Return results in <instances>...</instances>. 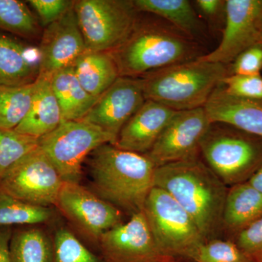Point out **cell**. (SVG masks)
I'll list each match as a JSON object with an SVG mask.
<instances>
[{
    "instance_id": "6da1fadb",
    "label": "cell",
    "mask_w": 262,
    "mask_h": 262,
    "mask_svg": "<svg viewBox=\"0 0 262 262\" xmlns=\"http://www.w3.org/2000/svg\"><path fill=\"white\" fill-rule=\"evenodd\" d=\"M209 52L163 18L140 13L130 35L110 53L120 77L141 78L154 71L194 61Z\"/></svg>"
},
{
    "instance_id": "7a4b0ae2",
    "label": "cell",
    "mask_w": 262,
    "mask_h": 262,
    "mask_svg": "<svg viewBox=\"0 0 262 262\" xmlns=\"http://www.w3.org/2000/svg\"><path fill=\"white\" fill-rule=\"evenodd\" d=\"M154 187L168 192L185 210L205 241L222 238L229 188L201 157L157 167Z\"/></svg>"
},
{
    "instance_id": "3957f363",
    "label": "cell",
    "mask_w": 262,
    "mask_h": 262,
    "mask_svg": "<svg viewBox=\"0 0 262 262\" xmlns=\"http://www.w3.org/2000/svg\"><path fill=\"white\" fill-rule=\"evenodd\" d=\"M89 157L93 192L130 216L143 211L154 187L156 166L152 161L145 155L112 144L96 148Z\"/></svg>"
},
{
    "instance_id": "277c9868",
    "label": "cell",
    "mask_w": 262,
    "mask_h": 262,
    "mask_svg": "<svg viewBox=\"0 0 262 262\" xmlns=\"http://www.w3.org/2000/svg\"><path fill=\"white\" fill-rule=\"evenodd\" d=\"M227 76V65L198 58L154 71L141 78L146 100L181 112L205 107Z\"/></svg>"
},
{
    "instance_id": "5b68a950",
    "label": "cell",
    "mask_w": 262,
    "mask_h": 262,
    "mask_svg": "<svg viewBox=\"0 0 262 262\" xmlns=\"http://www.w3.org/2000/svg\"><path fill=\"white\" fill-rule=\"evenodd\" d=\"M202 160L227 187L248 182L262 166V138L211 122L200 146Z\"/></svg>"
},
{
    "instance_id": "8992f818",
    "label": "cell",
    "mask_w": 262,
    "mask_h": 262,
    "mask_svg": "<svg viewBox=\"0 0 262 262\" xmlns=\"http://www.w3.org/2000/svg\"><path fill=\"white\" fill-rule=\"evenodd\" d=\"M143 213L155 244L166 257L194 260L200 247L206 242L190 215L160 188L151 189Z\"/></svg>"
},
{
    "instance_id": "52a82bcc",
    "label": "cell",
    "mask_w": 262,
    "mask_h": 262,
    "mask_svg": "<svg viewBox=\"0 0 262 262\" xmlns=\"http://www.w3.org/2000/svg\"><path fill=\"white\" fill-rule=\"evenodd\" d=\"M88 51L111 52L132 32L140 12L134 0H79L74 5Z\"/></svg>"
},
{
    "instance_id": "ba28073f",
    "label": "cell",
    "mask_w": 262,
    "mask_h": 262,
    "mask_svg": "<svg viewBox=\"0 0 262 262\" xmlns=\"http://www.w3.org/2000/svg\"><path fill=\"white\" fill-rule=\"evenodd\" d=\"M115 139L101 127L84 121H66L39 139V146L64 182L80 183L82 165L96 148Z\"/></svg>"
},
{
    "instance_id": "9c48e42d",
    "label": "cell",
    "mask_w": 262,
    "mask_h": 262,
    "mask_svg": "<svg viewBox=\"0 0 262 262\" xmlns=\"http://www.w3.org/2000/svg\"><path fill=\"white\" fill-rule=\"evenodd\" d=\"M63 182L39 146L0 179V189L30 204L56 206Z\"/></svg>"
},
{
    "instance_id": "30bf717a",
    "label": "cell",
    "mask_w": 262,
    "mask_h": 262,
    "mask_svg": "<svg viewBox=\"0 0 262 262\" xmlns=\"http://www.w3.org/2000/svg\"><path fill=\"white\" fill-rule=\"evenodd\" d=\"M56 206L80 233L97 244L105 232L124 222L120 209L80 183L63 182Z\"/></svg>"
},
{
    "instance_id": "8fae6325",
    "label": "cell",
    "mask_w": 262,
    "mask_h": 262,
    "mask_svg": "<svg viewBox=\"0 0 262 262\" xmlns=\"http://www.w3.org/2000/svg\"><path fill=\"white\" fill-rule=\"evenodd\" d=\"M211 123L204 107L177 112L145 155L156 168L201 157L202 139Z\"/></svg>"
},
{
    "instance_id": "7c38bea8",
    "label": "cell",
    "mask_w": 262,
    "mask_h": 262,
    "mask_svg": "<svg viewBox=\"0 0 262 262\" xmlns=\"http://www.w3.org/2000/svg\"><path fill=\"white\" fill-rule=\"evenodd\" d=\"M226 11L220 44L199 59L229 65L246 48L261 42L262 0H226Z\"/></svg>"
},
{
    "instance_id": "4fadbf2b",
    "label": "cell",
    "mask_w": 262,
    "mask_h": 262,
    "mask_svg": "<svg viewBox=\"0 0 262 262\" xmlns=\"http://www.w3.org/2000/svg\"><path fill=\"white\" fill-rule=\"evenodd\" d=\"M87 51L75 10L72 8L59 20L43 29L38 77L51 80L57 72L73 68Z\"/></svg>"
},
{
    "instance_id": "5bb4252c",
    "label": "cell",
    "mask_w": 262,
    "mask_h": 262,
    "mask_svg": "<svg viewBox=\"0 0 262 262\" xmlns=\"http://www.w3.org/2000/svg\"><path fill=\"white\" fill-rule=\"evenodd\" d=\"M98 244L106 262H161L170 258L158 249L143 211L105 232Z\"/></svg>"
},
{
    "instance_id": "9a60e30c",
    "label": "cell",
    "mask_w": 262,
    "mask_h": 262,
    "mask_svg": "<svg viewBox=\"0 0 262 262\" xmlns=\"http://www.w3.org/2000/svg\"><path fill=\"white\" fill-rule=\"evenodd\" d=\"M146 101L141 78L120 77L97 100L82 120L117 136Z\"/></svg>"
},
{
    "instance_id": "2e32d148",
    "label": "cell",
    "mask_w": 262,
    "mask_h": 262,
    "mask_svg": "<svg viewBox=\"0 0 262 262\" xmlns=\"http://www.w3.org/2000/svg\"><path fill=\"white\" fill-rule=\"evenodd\" d=\"M176 113L159 103L146 100L122 127L113 145L138 154H147Z\"/></svg>"
},
{
    "instance_id": "e0dca14e",
    "label": "cell",
    "mask_w": 262,
    "mask_h": 262,
    "mask_svg": "<svg viewBox=\"0 0 262 262\" xmlns=\"http://www.w3.org/2000/svg\"><path fill=\"white\" fill-rule=\"evenodd\" d=\"M204 108L211 122H225L262 138V100L232 96L221 83Z\"/></svg>"
},
{
    "instance_id": "ac0fdd59",
    "label": "cell",
    "mask_w": 262,
    "mask_h": 262,
    "mask_svg": "<svg viewBox=\"0 0 262 262\" xmlns=\"http://www.w3.org/2000/svg\"><path fill=\"white\" fill-rule=\"evenodd\" d=\"M134 3L138 11L163 18L196 42L208 48L213 38L206 24L196 13L192 1L134 0Z\"/></svg>"
},
{
    "instance_id": "d6986e66",
    "label": "cell",
    "mask_w": 262,
    "mask_h": 262,
    "mask_svg": "<svg viewBox=\"0 0 262 262\" xmlns=\"http://www.w3.org/2000/svg\"><path fill=\"white\" fill-rule=\"evenodd\" d=\"M39 74V49L26 47L0 32V84L28 85L36 82Z\"/></svg>"
},
{
    "instance_id": "ffe728a7",
    "label": "cell",
    "mask_w": 262,
    "mask_h": 262,
    "mask_svg": "<svg viewBox=\"0 0 262 262\" xmlns=\"http://www.w3.org/2000/svg\"><path fill=\"white\" fill-rule=\"evenodd\" d=\"M261 216V193L248 182L229 188L224 207V234L233 241Z\"/></svg>"
},
{
    "instance_id": "44dd1931",
    "label": "cell",
    "mask_w": 262,
    "mask_h": 262,
    "mask_svg": "<svg viewBox=\"0 0 262 262\" xmlns=\"http://www.w3.org/2000/svg\"><path fill=\"white\" fill-rule=\"evenodd\" d=\"M61 120V110L51 80L38 77L30 108L14 130L40 139L58 127Z\"/></svg>"
},
{
    "instance_id": "7402d4cb",
    "label": "cell",
    "mask_w": 262,
    "mask_h": 262,
    "mask_svg": "<svg viewBox=\"0 0 262 262\" xmlns=\"http://www.w3.org/2000/svg\"><path fill=\"white\" fill-rule=\"evenodd\" d=\"M51 83L61 110V122L82 120L99 98L82 88L74 67L57 72L52 77Z\"/></svg>"
},
{
    "instance_id": "603a6c76",
    "label": "cell",
    "mask_w": 262,
    "mask_h": 262,
    "mask_svg": "<svg viewBox=\"0 0 262 262\" xmlns=\"http://www.w3.org/2000/svg\"><path fill=\"white\" fill-rule=\"evenodd\" d=\"M74 70L82 88L95 97H100L120 77L110 52L87 51Z\"/></svg>"
},
{
    "instance_id": "cb8c5ba5",
    "label": "cell",
    "mask_w": 262,
    "mask_h": 262,
    "mask_svg": "<svg viewBox=\"0 0 262 262\" xmlns=\"http://www.w3.org/2000/svg\"><path fill=\"white\" fill-rule=\"evenodd\" d=\"M54 245L41 229H23L12 234L9 262H53Z\"/></svg>"
},
{
    "instance_id": "d4e9b609",
    "label": "cell",
    "mask_w": 262,
    "mask_h": 262,
    "mask_svg": "<svg viewBox=\"0 0 262 262\" xmlns=\"http://www.w3.org/2000/svg\"><path fill=\"white\" fill-rule=\"evenodd\" d=\"M54 213L50 207L26 203L0 189V227L46 223Z\"/></svg>"
},
{
    "instance_id": "484cf974",
    "label": "cell",
    "mask_w": 262,
    "mask_h": 262,
    "mask_svg": "<svg viewBox=\"0 0 262 262\" xmlns=\"http://www.w3.org/2000/svg\"><path fill=\"white\" fill-rule=\"evenodd\" d=\"M0 29L27 39H37L43 32L37 17L18 0H0Z\"/></svg>"
},
{
    "instance_id": "4316f807",
    "label": "cell",
    "mask_w": 262,
    "mask_h": 262,
    "mask_svg": "<svg viewBox=\"0 0 262 262\" xmlns=\"http://www.w3.org/2000/svg\"><path fill=\"white\" fill-rule=\"evenodd\" d=\"M35 82L20 87L0 84V127L14 130L28 113Z\"/></svg>"
},
{
    "instance_id": "83f0119b",
    "label": "cell",
    "mask_w": 262,
    "mask_h": 262,
    "mask_svg": "<svg viewBox=\"0 0 262 262\" xmlns=\"http://www.w3.org/2000/svg\"><path fill=\"white\" fill-rule=\"evenodd\" d=\"M37 147L39 139L0 127V179Z\"/></svg>"
},
{
    "instance_id": "f1b7e54d",
    "label": "cell",
    "mask_w": 262,
    "mask_h": 262,
    "mask_svg": "<svg viewBox=\"0 0 262 262\" xmlns=\"http://www.w3.org/2000/svg\"><path fill=\"white\" fill-rule=\"evenodd\" d=\"M53 241V262H106L101 255L86 247L69 229H57Z\"/></svg>"
},
{
    "instance_id": "f546056e",
    "label": "cell",
    "mask_w": 262,
    "mask_h": 262,
    "mask_svg": "<svg viewBox=\"0 0 262 262\" xmlns=\"http://www.w3.org/2000/svg\"><path fill=\"white\" fill-rule=\"evenodd\" d=\"M194 260L196 262H254L233 241L223 238L205 242Z\"/></svg>"
},
{
    "instance_id": "4dcf8cb0",
    "label": "cell",
    "mask_w": 262,
    "mask_h": 262,
    "mask_svg": "<svg viewBox=\"0 0 262 262\" xmlns=\"http://www.w3.org/2000/svg\"><path fill=\"white\" fill-rule=\"evenodd\" d=\"M200 18L206 24L212 38L222 37L226 22V0L192 1Z\"/></svg>"
},
{
    "instance_id": "1f68e13d",
    "label": "cell",
    "mask_w": 262,
    "mask_h": 262,
    "mask_svg": "<svg viewBox=\"0 0 262 262\" xmlns=\"http://www.w3.org/2000/svg\"><path fill=\"white\" fill-rule=\"evenodd\" d=\"M221 83L226 92L247 99L262 100V75H230Z\"/></svg>"
},
{
    "instance_id": "d6a6232c",
    "label": "cell",
    "mask_w": 262,
    "mask_h": 262,
    "mask_svg": "<svg viewBox=\"0 0 262 262\" xmlns=\"http://www.w3.org/2000/svg\"><path fill=\"white\" fill-rule=\"evenodd\" d=\"M228 76L258 75L262 72V43H257L245 51L227 65Z\"/></svg>"
},
{
    "instance_id": "836d02e7",
    "label": "cell",
    "mask_w": 262,
    "mask_h": 262,
    "mask_svg": "<svg viewBox=\"0 0 262 262\" xmlns=\"http://www.w3.org/2000/svg\"><path fill=\"white\" fill-rule=\"evenodd\" d=\"M37 15L43 29L54 23L74 8L75 1L72 0H29L26 2Z\"/></svg>"
},
{
    "instance_id": "e575fe53",
    "label": "cell",
    "mask_w": 262,
    "mask_h": 262,
    "mask_svg": "<svg viewBox=\"0 0 262 262\" xmlns=\"http://www.w3.org/2000/svg\"><path fill=\"white\" fill-rule=\"evenodd\" d=\"M254 262H262V216L233 239Z\"/></svg>"
},
{
    "instance_id": "d590c367",
    "label": "cell",
    "mask_w": 262,
    "mask_h": 262,
    "mask_svg": "<svg viewBox=\"0 0 262 262\" xmlns=\"http://www.w3.org/2000/svg\"><path fill=\"white\" fill-rule=\"evenodd\" d=\"M12 232L8 227L0 229V262H9L8 246Z\"/></svg>"
},
{
    "instance_id": "8d00e7d4",
    "label": "cell",
    "mask_w": 262,
    "mask_h": 262,
    "mask_svg": "<svg viewBox=\"0 0 262 262\" xmlns=\"http://www.w3.org/2000/svg\"><path fill=\"white\" fill-rule=\"evenodd\" d=\"M248 182L262 194V166L253 174Z\"/></svg>"
},
{
    "instance_id": "74e56055",
    "label": "cell",
    "mask_w": 262,
    "mask_h": 262,
    "mask_svg": "<svg viewBox=\"0 0 262 262\" xmlns=\"http://www.w3.org/2000/svg\"><path fill=\"white\" fill-rule=\"evenodd\" d=\"M161 262H196L194 260L189 258L184 257H170Z\"/></svg>"
},
{
    "instance_id": "f35d334b",
    "label": "cell",
    "mask_w": 262,
    "mask_h": 262,
    "mask_svg": "<svg viewBox=\"0 0 262 262\" xmlns=\"http://www.w3.org/2000/svg\"><path fill=\"white\" fill-rule=\"evenodd\" d=\"M261 43H262V25H261Z\"/></svg>"
}]
</instances>
